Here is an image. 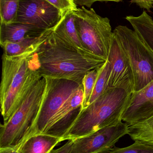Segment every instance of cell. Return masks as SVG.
I'll list each match as a JSON object with an SVG mask.
<instances>
[{"label":"cell","mask_w":153,"mask_h":153,"mask_svg":"<svg viewBox=\"0 0 153 153\" xmlns=\"http://www.w3.org/2000/svg\"><path fill=\"white\" fill-rule=\"evenodd\" d=\"M38 48L18 55L3 54L0 103L3 123L9 120L32 85L42 76L38 71Z\"/></svg>","instance_id":"obj_1"},{"label":"cell","mask_w":153,"mask_h":153,"mask_svg":"<svg viewBox=\"0 0 153 153\" xmlns=\"http://www.w3.org/2000/svg\"><path fill=\"white\" fill-rule=\"evenodd\" d=\"M51 33L37 51L41 76L72 80L82 85L85 74L107 61L68 48L56 40Z\"/></svg>","instance_id":"obj_2"},{"label":"cell","mask_w":153,"mask_h":153,"mask_svg":"<svg viewBox=\"0 0 153 153\" xmlns=\"http://www.w3.org/2000/svg\"><path fill=\"white\" fill-rule=\"evenodd\" d=\"M132 93L123 88L107 89L88 107L81 110L63 141L81 138L122 122Z\"/></svg>","instance_id":"obj_3"},{"label":"cell","mask_w":153,"mask_h":153,"mask_svg":"<svg viewBox=\"0 0 153 153\" xmlns=\"http://www.w3.org/2000/svg\"><path fill=\"white\" fill-rule=\"evenodd\" d=\"M46 81L40 77L30 89L7 122L0 126V148L18 149L30 136L46 88Z\"/></svg>","instance_id":"obj_4"},{"label":"cell","mask_w":153,"mask_h":153,"mask_svg":"<svg viewBox=\"0 0 153 153\" xmlns=\"http://www.w3.org/2000/svg\"><path fill=\"white\" fill-rule=\"evenodd\" d=\"M75 23L84 48L92 54L107 61L112 34L110 21L84 6L73 11Z\"/></svg>","instance_id":"obj_5"},{"label":"cell","mask_w":153,"mask_h":153,"mask_svg":"<svg viewBox=\"0 0 153 153\" xmlns=\"http://www.w3.org/2000/svg\"><path fill=\"white\" fill-rule=\"evenodd\" d=\"M113 32L132 69L134 92L140 91L153 80V52L134 30L119 25Z\"/></svg>","instance_id":"obj_6"},{"label":"cell","mask_w":153,"mask_h":153,"mask_svg":"<svg viewBox=\"0 0 153 153\" xmlns=\"http://www.w3.org/2000/svg\"><path fill=\"white\" fill-rule=\"evenodd\" d=\"M44 77L46 88L31 136L44 134L51 119L70 96L82 85L67 79Z\"/></svg>","instance_id":"obj_7"},{"label":"cell","mask_w":153,"mask_h":153,"mask_svg":"<svg viewBox=\"0 0 153 153\" xmlns=\"http://www.w3.org/2000/svg\"><path fill=\"white\" fill-rule=\"evenodd\" d=\"M128 132L129 126L122 121L116 126L104 128L73 140L69 153H109Z\"/></svg>","instance_id":"obj_8"},{"label":"cell","mask_w":153,"mask_h":153,"mask_svg":"<svg viewBox=\"0 0 153 153\" xmlns=\"http://www.w3.org/2000/svg\"><path fill=\"white\" fill-rule=\"evenodd\" d=\"M63 16L58 9L45 0H20L16 22L47 30L54 27Z\"/></svg>","instance_id":"obj_9"},{"label":"cell","mask_w":153,"mask_h":153,"mask_svg":"<svg viewBox=\"0 0 153 153\" xmlns=\"http://www.w3.org/2000/svg\"><path fill=\"white\" fill-rule=\"evenodd\" d=\"M107 60L110 65L107 89L123 88L133 92L134 79L132 69L119 40L113 32Z\"/></svg>","instance_id":"obj_10"},{"label":"cell","mask_w":153,"mask_h":153,"mask_svg":"<svg viewBox=\"0 0 153 153\" xmlns=\"http://www.w3.org/2000/svg\"><path fill=\"white\" fill-rule=\"evenodd\" d=\"M84 89L81 85L62 105L49 121L43 134L63 138L82 109Z\"/></svg>","instance_id":"obj_11"},{"label":"cell","mask_w":153,"mask_h":153,"mask_svg":"<svg viewBox=\"0 0 153 153\" xmlns=\"http://www.w3.org/2000/svg\"><path fill=\"white\" fill-rule=\"evenodd\" d=\"M153 117V80L140 91L133 92L122 121L130 126Z\"/></svg>","instance_id":"obj_12"},{"label":"cell","mask_w":153,"mask_h":153,"mask_svg":"<svg viewBox=\"0 0 153 153\" xmlns=\"http://www.w3.org/2000/svg\"><path fill=\"white\" fill-rule=\"evenodd\" d=\"M51 35L56 40L68 48L82 53L95 56L87 51L82 45L75 27L73 11L67 12L64 14L53 29Z\"/></svg>","instance_id":"obj_13"},{"label":"cell","mask_w":153,"mask_h":153,"mask_svg":"<svg viewBox=\"0 0 153 153\" xmlns=\"http://www.w3.org/2000/svg\"><path fill=\"white\" fill-rule=\"evenodd\" d=\"M47 30L39 29L31 25L20 22L1 23L0 43H17L26 39L39 36Z\"/></svg>","instance_id":"obj_14"},{"label":"cell","mask_w":153,"mask_h":153,"mask_svg":"<svg viewBox=\"0 0 153 153\" xmlns=\"http://www.w3.org/2000/svg\"><path fill=\"white\" fill-rule=\"evenodd\" d=\"M59 137L46 134L29 137L17 150L20 153H49L61 142Z\"/></svg>","instance_id":"obj_15"},{"label":"cell","mask_w":153,"mask_h":153,"mask_svg":"<svg viewBox=\"0 0 153 153\" xmlns=\"http://www.w3.org/2000/svg\"><path fill=\"white\" fill-rule=\"evenodd\" d=\"M54 28L48 30L39 36L29 38L17 43L5 42L0 43L3 50V54L7 56L21 54L24 52L39 47L47 39Z\"/></svg>","instance_id":"obj_16"},{"label":"cell","mask_w":153,"mask_h":153,"mask_svg":"<svg viewBox=\"0 0 153 153\" xmlns=\"http://www.w3.org/2000/svg\"><path fill=\"white\" fill-rule=\"evenodd\" d=\"M125 19L153 52L152 18L146 11H143L139 16H128Z\"/></svg>","instance_id":"obj_17"},{"label":"cell","mask_w":153,"mask_h":153,"mask_svg":"<svg viewBox=\"0 0 153 153\" xmlns=\"http://www.w3.org/2000/svg\"><path fill=\"white\" fill-rule=\"evenodd\" d=\"M128 135L133 141H139L153 147V117L129 126Z\"/></svg>","instance_id":"obj_18"},{"label":"cell","mask_w":153,"mask_h":153,"mask_svg":"<svg viewBox=\"0 0 153 153\" xmlns=\"http://www.w3.org/2000/svg\"><path fill=\"white\" fill-rule=\"evenodd\" d=\"M110 73V65L108 61L107 60L104 64L99 68L98 77L88 106L102 95L107 89Z\"/></svg>","instance_id":"obj_19"},{"label":"cell","mask_w":153,"mask_h":153,"mask_svg":"<svg viewBox=\"0 0 153 153\" xmlns=\"http://www.w3.org/2000/svg\"><path fill=\"white\" fill-rule=\"evenodd\" d=\"M20 0H0L1 23L16 22Z\"/></svg>","instance_id":"obj_20"},{"label":"cell","mask_w":153,"mask_h":153,"mask_svg":"<svg viewBox=\"0 0 153 153\" xmlns=\"http://www.w3.org/2000/svg\"><path fill=\"white\" fill-rule=\"evenodd\" d=\"M99 68L88 72L83 79L82 84L84 89V100L82 109L88 107L89 101L92 94L98 77Z\"/></svg>","instance_id":"obj_21"},{"label":"cell","mask_w":153,"mask_h":153,"mask_svg":"<svg viewBox=\"0 0 153 153\" xmlns=\"http://www.w3.org/2000/svg\"><path fill=\"white\" fill-rule=\"evenodd\" d=\"M109 153H153V147L139 141L125 147H113Z\"/></svg>","instance_id":"obj_22"},{"label":"cell","mask_w":153,"mask_h":153,"mask_svg":"<svg viewBox=\"0 0 153 153\" xmlns=\"http://www.w3.org/2000/svg\"><path fill=\"white\" fill-rule=\"evenodd\" d=\"M59 10L63 16L67 12L74 11L77 9L73 0H45Z\"/></svg>","instance_id":"obj_23"},{"label":"cell","mask_w":153,"mask_h":153,"mask_svg":"<svg viewBox=\"0 0 153 153\" xmlns=\"http://www.w3.org/2000/svg\"><path fill=\"white\" fill-rule=\"evenodd\" d=\"M132 3H135L140 8L146 9L147 11L151 12L153 8V0H131Z\"/></svg>","instance_id":"obj_24"},{"label":"cell","mask_w":153,"mask_h":153,"mask_svg":"<svg viewBox=\"0 0 153 153\" xmlns=\"http://www.w3.org/2000/svg\"><path fill=\"white\" fill-rule=\"evenodd\" d=\"M76 5L79 6H86L88 8L91 7L93 3L99 1H110L119 2L123 0H73Z\"/></svg>","instance_id":"obj_25"},{"label":"cell","mask_w":153,"mask_h":153,"mask_svg":"<svg viewBox=\"0 0 153 153\" xmlns=\"http://www.w3.org/2000/svg\"><path fill=\"white\" fill-rule=\"evenodd\" d=\"M73 143V140H68V142L62 147L55 150L53 149L49 153H69L71 151Z\"/></svg>","instance_id":"obj_26"},{"label":"cell","mask_w":153,"mask_h":153,"mask_svg":"<svg viewBox=\"0 0 153 153\" xmlns=\"http://www.w3.org/2000/svg\"><path fill=\"white\" fill-rule=\"evenodd\" d=\"M0 153H20L17 149L15 148L6 147L0 148Z\"/></svg>","instance_id":"obj_27"}]
</instances>
